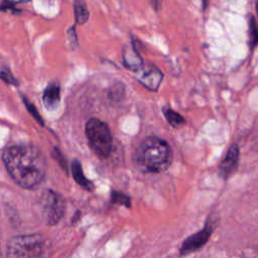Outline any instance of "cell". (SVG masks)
Masks as SVG:
<instances>
[{
    "instance_id": "obj_1",
    "label": "cell",
    "mask_w": 258,
    "mask_h": 258,
    "mask_svg": "<svg viewBox=\"0 0 258 258\" xmlns=\"http://www.w3.org/2000/svg\"><path fill=\"white\" fill-rule=\"evenodd\" d=\"M2 160L11 178L23 188H34L44 179L45 158L34 145L14 144L8 146L3 150Z\"/></svg>"
},
{
    "instance_id": "obj_2",
    "label": "cell",
    "mask_w": 258,
    "mask_h": 258,
    "mask_svg": "<svg viewBox=\"0 0 258 258\" xmlns=\"http://www.w3.org/2000/svg\"><path fill=\"white\" fill-rule=\"evenodd\" d=\"M170 145L163 139L150 136L144 139L133 154L138 170L144 173H159L166 170L172 161Z\"/></svg>"
},
{
    "instance_id": "obj_3",
    "label": "cell",
    "mask_w": 258,
    "mask_h": 258,
    "mask_svg": "<svg viewBox=\"0 0 258 258\" xmlns=\"http://www.w3.org/2000/svg\"><path fill=\"white\" fill-rule=\"evenodd\" d=\"M86 135L89 145L101 158L109 156L112 150V134L106 123L97 118H91L86 124Z\"/></svg>"
},
{
    "instance_id": "obj_4",
    "label": "cell",
    "mask_w": 258,
    "mask_h": 258,
    "mask_svg": "<svg viewBox=\"0 0 258 258\" xmlns=\"http://www.w3.org/2000/svg\"><path fill=\"white\" fill-rule=\"evenodd\" d=\"M45 241L39 234L16 236L7 243L9 257H38L43 254Z\"/></svg>"
},
{
    "instance_id": "obj_5",
    "label": "cell",
    "mask_w": 258,
    "mask_h": 258,
    "mask_svg": "<svg viewBox=\"0 0 258 258\" xmlns=\"http://www.w3.org/2000/svg\"><path fill=\"white\" fill-rule=\"evenodd\" d=\"M40 209L44 222L52 226L61 220L66 210V201L58 192L47 189L40 199Z\"/></svg>"
},
{
    "instance_id": "obj_6",
    "label": "cell",
    "mask_w": 258,
    "mask_h": 258,
    "mask_svg": "<svg viewBox=\"0 0 258 258\" xmlns=\"http://www.w3.org/2000/svg\"><path fill=\"white\" fill-rule=\"evenodd\" d=\"M136 78L137 81L146 89L156 91L162 82L163 74L155 66L146 64L137 71Z\"/></svg>"
},
{
    "instance_id": "obj_7",
    "label": "cell",
    "mask_w": 258,
    "mask_h": 258,
    "mask_svg": "<svg viewBox=\"0 0 258 258\" xmlns=\"http://www.w3.org/2000/svg\"><path fill=\"white\" fill-rule=\"evenodd\" d=\"M211 233H212L211 225H206V227L203 230L187 237L181 245L180 255H186L202 248L209 240Z\"/></svg>"
},
{
    "instance_id": "obj_8",
    "label": "cell",
    "mask_w": 258,
    "mask_h": 258,
    "mask_svg": "<svg viewBox=\"0 0 258 258\" xmlns=\"http://www.w3.org/2000/svg\"><path fill=\"white\" fill-rule=\"evenodd\" d=\"M239 160V147L237 144H232L228 149L226 156L223 158L220 167L219 173L222 177L227 178L236 168Z\"/></svg>"
},
{
    "instance_id": "obj_9",
    "label": "cell",
    "mask_w": 258,
    "mask_h": 258,
    "mask_svg": "<svg viewBox=\"0 0 258 258\" xmlns=\"http://www.w3.org/2000/svg\"><path fill=\"white\" fill-rule=\"evenodd\" d=\"M60 101V88L57 82L48 84L42 95V102L47 110H54Z\"/></svg>"
},
{
    "instance_id": "obj_10",
    "label": "cell",
    "mask_w": 258,
    "mask_h": 258,
    "mask_svg": "<svg viewBox=\"0 0 258 258\" xmlns=\"http://www.w3.org/2000/svg\"><path fill=\"white\" fill-rule=\"evenodd\" d=\"M123 62L126 68L133 72H137L143 67V60L134 44L125 46L123 49Z\"/></svg>"
},
{
    "instance_id": "obj_11",
    "label": "cell",
    "mask_w": 258,
    "mask_h": 258,
    "mask_svg": "<svg viewBox=\"0 0 258 258\" xmlns=\"http://www.w3.org/2000/svg\"><path fill=\"white\" fill-rule=\"evenodd\" d=\"M71 169H72V174H73V177L74 179L76 180V182L82 186L84 189L86 190H93L94 189V184L92 181H90L89 179H87V177L85 176L84 174V171H83V168H82V165L80 163L79 160L75 159L73 162H72V166H71Z\"/></svg>"
},
{
    "instance_id": "obj_12",
    "label": "cell",
    "mask_w": 258,
    "mask_h": 258,
    "mask_svg": "<svg viewBox=\"0 0 258 258\" xmlns=\"http://www.w3.org/2000/svg\"><path fill=\"white\" fill-rule=\"evenodd\" d=\"M74 12L76 22L79 24H85L90 16L87 4L84 0H75L74 1Z\"/></svg>"
},
{
    "instance_id": "obj_13",
    "label": "cell",
    "mask_w": 258,
    "mask_h": 258,
    "mask_svg": "<svg viewBox=\"0 0 258 258\" xmlns=\"http://www.w3.org/2000/svg\"><path fill=\"white\" fill-rule=\"evenodd\" d=\"M163 114H164V117L167 120V122L174 128H177L184 123V118L179 113L175 112L174 110H172L168 107L163 108Z\"/></svg>"
},
{
    "instance_id": "obj_14",
    "label": "cell",
    "mask_w": 258,
    "mask_h": 258,
    "mask_svg": "<svg viewBox=\"0 0 258 258\" xmlns=\"http://www.w3.org/2000/svg\"><path fill=\"white\" fill-rule=\"evenodd\" d=\"M111 202L113 204L122 205V206H124L126 208H130L131 207L130 198L128 196H126L125 194L120 192V191L112 190V192H111Z\"/></svg>"
},
{
    "instance_id": "obj_15",
    "label": "cell",
    "mask_w": 258,
    "mask_h": 258,
    "mask_svg": "<svg viewBox=\"0 0 258 258\" xmlns=\"http://www.w3.org/2000/svg\"><path fill=\"white\" fill-rule=\"evenodd\" d=\"M249 28L250 45L251 47H254L258 43V26L253 17H251L249 20Z\"/></svg>"
},
{
    "instance_id": "obj_16",
    "label": "cell",
    "mask_w": 258,
    "mask_h": 258,
    "mask_svg": "<svg viewBox=\"0 0 258 258\" xmlns=\"http://www.w3.org/2000/svg\"><path fill=\"white\" fill-rule=\"evenodd\" d=\"M22 100H23V103H24V105L26 106V109L28 110V112L32 115V117L39 123V124H41L42 126L44 125V123H43V120H42V118H41V116L39 115V113H38V111L36 110V108H35V106L32 104V103H30L24 96H22Z\"/></svg>"
},
{
    "instance_id": "obj_17",
    "label": "cell",
    "mask_w": 258,
    "mask_h": 258,
    "mask_svg": "<svg viewBox=\"0 0 258 258\" xmlns=\"http://www.w3.org/2000/svg\"><path fill=\"white\" fill-rule=\"evenodd\" d=\"M1 79L8 83V84H11V85H18V82L17 80L13 77V75L11 74V72L8 70V69H2L1 70Z\"/></svg>"
},
{
    "instance_id": "obj_18",
    "label": "cell",
    "mask_w": 258,
    "mask_h": 258,
    "mask_svg": "<svg viewBox=\"0 0 258 258\" xmlns=\"http://www.w3.org/2000/svg\"><path fill=\"white\" fill-rule=\"evenodd\" d=\"M52 156L56 159V161L59 162V164H60V166L62 167V169L67 171V168H68V167H67V163H66V158L63 157V155L61 154V152H60L57 148H54V149H53Z\"/></svg>"
},
{
    "instance_id": "obj_19",
    "label": "cell",
    "mask_w": 258,
    "mask_h": 258,
    "mask_svg": "<svg viewBox=\"0 0 258 258\" xmlns=\"http://www.w3.org/2000/svg\"><path fill=\"white\" fill-rule=\"evenodd\" d=\"M68 39L70 41V44L72 45V47H75L78 44V38H77V33H76V29L75 27H71L68 30Z\"/></svg>"
},
{
    "instance_id": "obj_20",
    "label": "cell",
    "mask_w": 258,
    "mask_h": 258,
    "mask_svg": "<svg viewBox=\"0 0 258 258\" xmlns=\"http://www.w3.org/2000/svg\"><path fill=\"white\" fill-rule=\"evenodd\" d=\"M161 2H162V0H151V4L156 11L159 10V8L161 6Z\"/></svg>"
},
{
    "instance_id": "obj_21",
    "label": "cell",
    "mask_w": 258,
    "mask_h": 258,
    "mask_svg": "<svg viewBox=\"0 0 258 258\" xmlns=\"http://www.w3.org/2000/svg\"><path fill=\"white\" fill-rule=\"evenodd\" d=\"M4 1H7V2H10V3H20V2H27L29 0H4Z\"/></svg>"
},
{
    "instance_id": "obj_22",
    "label": "cell",
    "mask_w": 258,
    "mask_h": 258,
    "mask_svg": "<svg viewBox=\"0 0 258 258\" xmlns=\"http://www.w3.org/2000/svg\"><path fill=\"white\" fill-rule=\"evenodd\" d=\"M255 4H256V11H257V14H258V0H255Z\"/></svg>"
}]
</instances>
